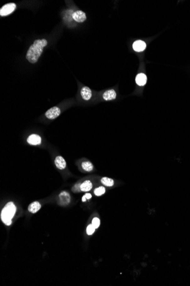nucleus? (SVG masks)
<instances>
[{
	"instance_id": "1",
	"label": "nucleus",
	"mask_w": 190,
	"mask_h": 286,
	"mask_svg": "<svg viewBox=\"0 0 190 286\" xmlns=\"http://www.w3.org/2000/svg\"><path fill=\"white\" fill-rule=\"evenodd\" d=\"M48 41L46 39L35 40L33 44L30 46L26 56V58L31 64L37 63L43 53V48L48 45Z\"/></svg>"
},
{
	"instance_id": "2",
	"label": "nucleus",
	"mask_w": 190,
	"mask_h": 286,
	"mask_svg": "<svg viewBox=\"0 0 190 286\" xmlns=\"http://www.w3.org/2000/svg\"><path fill=\"white\" fill-rule=\"evenodd\" d=\"M16 207L12 202H8L2 210L1 218L2 222L7 226L12 224V220L15 215Z\"/></svg>"
},
{
	"instance_id": "3",
	"label": "nucleus",
	"mask_w": 190,
	"mask_h": 286,
	"mask_svg": "<svg viewBox=\"0 0 190 286\" xmlns=\"http://www.w3.org/2000/svg\"><path fill=\"white\" fill-rule=\"evenodd\" d=\"M17 6L16 3H9L3 5L0 9V16L1 17L3 16H8L16 10Z\"/></svg>"
},
{
	"instance_id": "4",
	"label": "nucleus",
	"mask_w": 190,
	"mask_h": 286,
	"mask_svg": "<svg viewBox=\"0 0 190 286\" xmlns=\"http://www.w3.org/2000/svg\"><path fill=\"white\" fill-rule=\"evenodd\" d=\"M60 113L61 111L60 109L57 106H54L46 111V113H45V116L46 117L48 118V119L52 120L58 117L60 115Z\"/></svg>"
},
{
	"instance_id": "5",
	"label": "nucleus",
	"mask_w": 190,
	"mask_h": 286,
	"mask_svg": "<svg viewBox=\"0 0 190 286\" xmlns=\"http://www.w3.org/2000/svg\"><path fill=\"white\" fill-rule=\"evenodd\" d=\"M59 204L61 206H67V204H70L71 201L70 194L66 191L62 192L59 195Z\"/></svg>"
},
{
	"instance_id": "6",
	"label": "nucleus",
	"mask_w": 190,
	"mask_h": 286,
	"mask_svg": "<svg viewBox=\"0 0 190 286\" xmlns=\"http://www.w3.org/2000/svg\"><path fill=\"white\" fill-rule=\"evenodd\" d=\"M116 97H117V93L114 89L108 90L102 94V98L107 101L114 100L116 98Z\"/></svg>"
},
{
	"instance_id": "7",
	"label": "nucleus",
	"mask_w": 190,
	"mask_h": 286,
	"mask_svg": "<svg viewBox=\"0 0 190 286\" xmlns=\"http://www.w3.org/2000/svg\"><path fill=\"white\" fill-rule=\"evenodd\" d=\"M72 18L78 22H82L86 21L87 17L86 13L82 10H78L72 14Z\"/></svg>"
},
{
	"instance_id": "8",
	"label": "nucleus",
	"mask_w": 190,
	"mask_h": 286,
	"mask_svg": "<svg viewBox=\"0 0 190 286\" xmlns=\"http://www.w3.org/2000/svg\"><path fill=\"white\" fill-rule=\"evenodd\" d=\"M80 94L82 99L85 101H89L92 98V91L91 89L87 86L82 87L80 91Z\"/></svg>"
},
{
	"instance_id": "9",
	"label": "nucleus",
	"mask_w": 190,
	"mask_h": 286,
	"mask_svg": "<svg viewBox=\"0 0 190 286\" xmlns=\"http://www.w3.org/2000/svg\"><path fill=\"white\" fill-rule=\"evenodd\" d=\"M42 139L37 134H32L27 139V142L32 145H38L41 143Z\"/></svg>"
},
{
	"instance_id": "10",
	"label": "nucleus",
	"mask_w": 190,
	"mask_h": 286,
	"mask_svg": "<svg viewBox=\"0 0 190 286\" xmlns=\"http://www.w3.org/2000/svg\"><path fill=\"white\" fill-rule=\"evenodd\" d=\"M146 47V43L142 40H137L133 43V49L134 51L137 52L143 51Z\"/></svg>"
},
{
	"instance_id": "11",
	"label": "nucleus",
	"mask_w": 190,
	"mask_h": 286,
	"mask_svg": "<svg viewBox=\"0 0 190 286\" xmlns=\"http://www.w3.org/2000/svg\"><path fill=\"white\" fill-rule=\"evenodd\" d=\"M136 82L139 86H144L147 82V76L144 73H139L136 77Z\"/></svg>"
},
{
	"instance_id": "12",
	"label": "nucleus",
	"mask_w": 190,
	"mask_h": 286,
	"mask_svg": "<svg viewBox=\"0 0 190 286\" xmlns=\"http://www.w3.org/2000/svg\"><path fill=\"white\" fill-rule=\"evenodd\" d=\"M55 164L58 169L64 170L66 167V162L61 156H57L55 159Z\"/></svg>"
},
{
	"instance_id": "13",
	"label": "nucleus",
	"mask_w": 190,
	"mask_h": 286,
	"mask_svg": "<svg viewBox=\"0 0 190 286\" xmlns=\"http://www.w3.org/2000/svg\"><path fill=\"white\" fill-rule=\"evenodd\" d=\"M41 205L38 202H34L30 204L28 207V210L29 212L32 214L37 213L39 210L41 209Z\"/></svg>"
},
{
	"instance_id": "14",
	"label": "nucleus",
	"mask_w": 190,
	"mask_h": 286,
	"mask_svg": "<svg viewBox=\"0 0 190 286\" xmlns=\"http://www.w3.org/2000/svg\"><path fill=\"white\" fill-rule=\"evenodd\" d=\"M93 187L92 182L89 180H87L80 184V190L83 192H87L91 190Z\"/></svg>"
},
{
	"instance_id": "15",
	"label": "nucleus",
	"mask_w": 190,
	"mask_h": 286,
	"mask_svg": "<svg viewBox=\"0 0 190 286\" xmlns=\"http://www.w3.org/2000/svg\"><path fill=\"white\" fill-rule=\"evenodd\" d=\"M82 167L86 172H92L93 169V165L90 161H84L82 163Z\"/></svg>"
},
{
	"instance_id": "16",
	"label": "nucleus",
	"mask_w": 190,
	"mask_h": 286,
	"mask_svg": "<svg viewBox=\"0 0 190 286\" xmlns=\"http://www.w3.org/2000/svg\"><path fill=\"white\" fill-rule=\"evenodd\" d=\"M101 182L102 184L107 187H112L114 185V180L108 177H103L101 179Z\"/></svg>"
},
{
	"instance_id": "17",
	"label": "nucleus",
	"mask_w": 190,
	"mask_h": 286,
	"mask_svg": "<svg viewBox=\"0 0 190 286\" xmlns=\"http://www.w3.org/2000/svg\"><path fill=\"white\" fill-rule=\"evenodd\" d=\"M105 193V188L103 186H100L94 190V194L96 196H101Z\"/></svg>"
},
{
	"instance_id": "18",
	"label": "nucleus",
	"mask_w": 190,
	"mask_h": 286,
	"mask_svg": "<svg viewBox=\"0 0 190 286\" xmlns=\"http://www.w3.org/2000/svg\"><path fill=\"white\" fill-rule=\"evenodd\" d=\"M95 228L92 225H89L87 228V233L88 235H91L94 233L95 231Z\"/></svg>"
},
{
	"instance_id": "19",
	"label": "nucleus",
	"mask_w": 190,
	"mask_h": 286,
	"mask_svg": "<svg viewBox=\"0 0 190 286\" xmlns=\"http://www.w3.org/2000/svg\"><path fill=\"white\" fill-rule=\"evenodd\" d=\"M92 225L95 227V229H98L100 225V220L98 218H95L92 220Z\"/></svg>"
},
{
	"instance_id": "20",
	"label": "nucleus",
	"mask_w": 190,
	"mask_h": 286,
	"mask_svg": "<svg viewBox=\"0 0 190 286\" xmlns=\"http://www.w3.org/2000/svg\"><path fill=\"white\" fill-rule=\"evenodd\" d=\"M80 184H76V185H75V186H74V187L72 188V191H73V192L76 193V192H79V191H81V190H80V186H79V188H78V187L79 186Z\"/></svg>"
},
{
	"instance_id": "21",
	"label": "nucleus",
	"mask_w": 190,
	"mask_h": 286,
	"mask_svg": "<svg viewBox=\"0 0 190 286\" xmlns=\"http://www.w3.org/2000/svg\"><path fill=\"white\" fill-rule=\"evenodd\" d=\"M85 197H86L87 199H90L92 198V195H91V194H89V193H87L85 195Z\"/></svg>"
},
{
	"instance_id": "22",
	"label": "nucleus",
	"mask_w": 190,
	"mask_h": 286,
	"mask_svg": "<svg viewBox=\"0 0 190 286\" xmlns=\"http://www.w3.org/2000/svg\"><path fill=\"white\" fill-rule=\"evenodd\" d=\"M86 200H87V199H86V197H85V195H84V196L82 197V202H86Z\"/></svg>"
}]
</instances>
